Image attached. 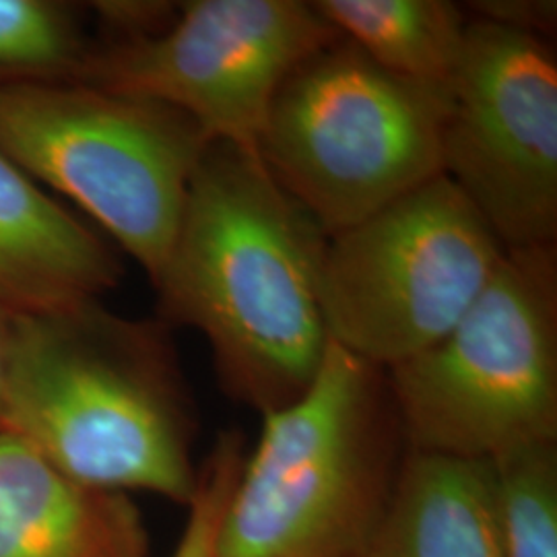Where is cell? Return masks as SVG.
<instances>
[{
	"instance_id": "15",
	"label": "cell",
	"mask_w": 557,
	"mask_h": 557,
	"mask_svg": "<svg viewBox=\"0 0 557 557\" xmlns=\"http://www.w3.org/2000/svg\"><path fill=\"white\" fill-rule=\"evenodd\" d=\"M504 557H557V440L490 458Z\"/></svg>"
},
{
	"instance_id": "1",
	"label": "cell",
	"mask_w": 557,
	"mask_h": 557,
	"mask_svg": "<svg viewBox=\"0 0 557 557\" xmlns=\"http://www.w3.org/2000/svg\"><path fill=\"white\" fill-rule=\"evenodd\" d=\"M326 234L257 153L211 140L153 278L165 326L207 338L221 386L260 416L298 400L329 347L319 278Z\"/></svg>"
},
{
	"instance_id": "18",
	"label": "cell",
	"mask_w": 557,
	"mask_h": 557,
	"mask_svg": "<svg viewBox=\"0 0 557 557\" xmlns=\"http://www.w3.org/2000/svg\"><path fill=\"white\" fill-rule=\"evenodd\" d=\"M11 337H13V314L0 308V430L4 419V393H7V374H9V356H11Z\"/></svg>"
},
{
	"instance_id": "4",
	"label": "cell",
	"mask_w": 557,
	"mask_h": 557,
	"mask_svg": "<svg viewBox=\"0 0 557 557\" xmlns=\"http://www.w3.org/2000/svg\"><path fill=\"white\" fill-rule=\"evenodd\" d=\"M448 96L450 87L384 71L338 36L283 81L257 151L333 236L442 176Z\"/></svg>"
},
{
	"instance_id": "12",
	"label": "cell",
	"mask_w": 557,
	"mask_h": 557,
	"mask_svg": "<svg viewBox=\"0 0 557 557\" xmlns=\"http://www.w3.org/2000/svg\"><path fill=\"white\" fill-rule=\"evenodd\" d=\"M363 557H504L490 460L407 448Z\"/></svg>"
},
{
	"instance_id": "8",
	"label": "cell",
	"mask_w": 557,
	"mask_h": 557,
	"mask_svg": "<svg viewBox=\"0 0 557 557\" xmlns=\"http://www.w3.org/2000/svg\"><path fill=\"white\" fill-rule=\"evenodd\" d=\"M335 38L312 2L190 0L151 36L94 41L77 83L170 106L209 139L259 156L278 87Z\"/></svg>"
},
{
	"instance_id": "13",
	"label": "cell",
	"mask_w": 557,
	"mask_h": 557,
	"mask_svg": "<svg viewBox=\"0 0 557 557\" xmlns=\"http://www.w3.org/2000/svg\"><path fill=\"white\" fill-rule=\"evenodd\" d=\"M338 36L384 71L450 87L465 52L469 15L446 0H317Z\"/></svg>"
},
{
	"instance_id": "5",
	"label": "cell",
	"mask_w": 557,
	"mask_h": 557,
	"mask_svg": "<svg viewBox=\"0 0 557 557\" xmlns=\"http://www.w3.org/2000/svg\"><path fill=\"white\" fill-rule=\"evenodd\" d=\"M386 379L409 450L490 460L557 440V244L506 250L457 324Z\"/></svg>"
},
{
	"instance_id": "6",
	"label": "cell",
	"mask_w": 557,
	"mask_h": 557,
	"mask_svg": "<svg viewBox=\"0 0 557 557\" xmlns=\"http://www.w3.org/2000/svg\"><path fill=\"white\" fill-rule=\"evenodd\" d=\"M209 143L158 101L83 83L0 87V149L101 225L151 283Z\"/></svg>"
},
{
	"instance_id": "14",
	"label": "cell",
	"mask_w": 557,
	"mask_h": 557,
	"mask_svg": "<svg viewBox=\"0 0 557 557\" xmlns=\"http://www.w3.org/2000/svg\"><path fill=\"white\" fill-rule=\"evenodd\" d=\"M85 13L62 0H0V87L77 83L94 48Z\"/></svg>"
},
{
	"instance_id": "2",
	"label": "cell",
	"mask_w": 557,
	"mask_h": 557,
	"mask_svg": "<svg viewBox=\"0 0 557 557\" xmlns=\"http://www.w3.org/2000/svg\"><path fill=\"white\" fill-rule=\"evenodd\" d=\"M2 430L87 485L190 506L195 418L170 326L85 299L13 314Z\"/></svg>"
},
{
	"instance_id": "16",
	"label": "cell",
	"mask_w": 557,
	"mask_h": 557,
	"mask_svg": "<svg viewBox=\"0 0 557 557\" xmlns=\"http://www.w3.org/2000/svg\"><path fill=\"white\" fill-rule=\"evenodd\" d=\"M239 440H221L200 469L199 490L188 506V517L172 557H211L221 515L242 467Z\"/></svg>"
},
{
	"instance_id": "9",
	"label": "cell",
	"mask_w": 557,
	"mask_h": 557,
	"mask_svg": "<svg viewBox=\"0 0 557 557\" xmlns=\"http://www.w3.org/2000/svg\"><path fill=\"white\" fill-rule=\"evenodd\" d=\"M442 133V176L506 250L557 244L552 41L469 17Z\"/></svg>"
},
{
	"instance_id": "11",
	"label": "cell",
	"mask_w": 557,
	"mask_h": 557,
	"mask_svg": "<svg viewBox=\"0 0 557 557\" xmlns=\"http://www.w3.org/2000/svg\"><path fill=\"white\" fill-rule=\"evenodd\" d=\"M122 273L114 246L0 149V308L36 314L100 299Z\"/></svg>"
},
{
	"instance_id": "10",
	"label": "cell",
	"mask_w": 557,
	"mask_h": 557,
	"mask_svg": "<svg viewBox=\"0 0 557 557\" xmlns=\"http://www.w3.org/2000/svg\"><path fill=\"white\" fill-rule=\"evenodd\" d=\"M0 557H149V535L128 494L62 473L0 430Z\"/></svg>"
},
{
	"instance_id": "7",
	"label": "cell",
	"mask_w": 557,
	"mask_h": 557,
	"mask_svg": "<svg viewBox=\"0 0 557 557\" xmlns=\"http://www.w3.org/2000/svg\"><path fill=\"white\" fill-rule=\"evenodd\" d=\"M504 255L457 186L430 180L326 236L319 296L329 341L384 372L416 358L471 308Z\"/></svg>"
},
{
	"instance_id": "17",
	"label": "cell",
	"mask_w": 557,
	"mask_h": 557,
	"mask_svg": "<svg viewBox=\"0 0 557 557\" xmlns=\"http://www.w3.org/2000/svg\"><path fill=\"white\" fill-rule=\"evenodd\" d=\"M473 20L487 21L499 27L554 40L557 32L556 0H479L465 7Z\"/></svg>"
},
{
	"instance_id": "3",
	"label": "cell",
	"mask_w": 557,
	"mask_h": 557,
	"mask_svg": "<svg viewBox=\"0 0 557 557\" xmlns=\"http://www.w3.org/2000/svg\"><path fill=\"white\" fill-rule=\"evenodd\" d=\"M407 453L386 372L329 341L319 374L262 416L211 557H363Z\"/></svg>"
}]
</instances>
